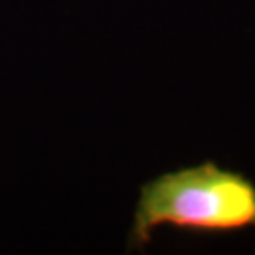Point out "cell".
Instances as JSON below:
<instances>
[{"label": "cell", "mask_w": 255, "mask_h": 255, "mask_svg": "<svg viewBox=\"0 0 255 255\" xmlns=\"http://www.w3.org/2000/svg\"><path fill=\"white\" fill-rule=\"evenodd\" d=\"M159 225L201 233L255 227V183L212 161L161 174L140 189L128 250L142 252Z\"/></svg>", "instance_id": "1"}]
</instances>
